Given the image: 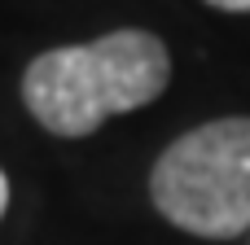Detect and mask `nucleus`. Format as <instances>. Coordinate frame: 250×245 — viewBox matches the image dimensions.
<instances>
[{
  "label": "nucleus",
  "mask_w": 250,
  "mask_h": 245,
  "mask_svg": "<svg viewBox=\"0 0 250 245\" xmlns=\"http://www.w3.org/2000/svg\"><path fill=\"white\" fill-rule=\"evenodd\" d=\"M171 83V53L158 35L123 26L88 44L40 53L22 75L31 118L66 140L92 136L105 118L158 101Z\"/></svg>",
  "instance_id": "nucleus-1"
},
{
  "label": "nucleus",
  "mask_w": 250,
  "mask_h": 245,
  "mask_svg": "<svg viewBox=\"0 0 250 245\" xmlns=\"http://www.w3.org/2000/svg\"><path fill=\"white\" fill-rule=\"evenodd\" d=\"M158 215L193 237L229 241L250 228V118H211L185 132L149 171Z\"/></svg>",
  "instance_id": "nucleus-2"
},
{
  "label": "nucleus",
  "mask_w": 250,
  "mask_h": 245,
  "mask_svg": "<svg viewBox=\"0 0 250 245\" xmlns=\"http://www.w3.org/2000/svg\"><path fill=\"white\" fill-rule=\"evenodd\" d=\"M211 9H224V13H250V0H207Z\"/></svg>",
  "instance_id": "nucleus-3"
},
{
  "label": "nucleus",
  "mask_w": 250,
  "mask_h": 245,
  "mask_svg": "<svg viewBox=\"0 0 250 245\" xmlns=\"http://www.w3.org/2000/svg\"><path fill=\"white\" fill-rule=\"evenodd\" d=\"M4 210H9V180H4V171H0V219H4Z\"/></svg>",
  "instance_id": "nucleus-4"
}]
</instances>
